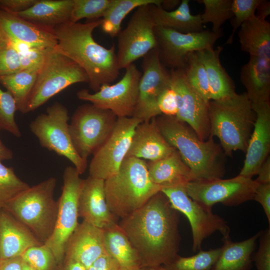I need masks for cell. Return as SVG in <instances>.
I'll return each instance as SVG.
<instances>
[{"instance_id": "cell-26", "label": "cell", "mask_w": 270, "mask_h": 270, "mask_svg": "<svg viewBox=\"0 0 270 270\" xmlns=\"http://www.w3.org/2000/svg\"><path fill=\"white\" fill-rule=\"evenodd\" d=\"M240 80L252 103L270 102V60L250 56L241 68Z\"/></svg>"}, {"instance_id": "cell-17", "label": "cell", "mask_w": 270, "mask_h": 270, "mask_svg": "<svg viewBox=\"0 0 270 270\" xmlns=\"http://www.w3.org/2000/svg\"><path fill=\"white\" fill-rule=\"evenodd\" d=\"M142 73L138 86V96L132 117L148 122L161 114L158 99L170 85V72L162 63L157 48L143 58Z\"/></svg>"}, {"instance_id": "cell-24", "label": "cell", "mask_w": 270, "mask_h": 270, "mask_svg": "<svg viewBox=\"0 0 270 270\" xmlns=\"http://www.w3.org/2000/svg\"><path fill=\"white\" fill-rule=\"evenodd\" d=\"M42 244L12 215L0 210V260L21 256L29 248Z\"/></svg>"}, {"instance_id": "cell-48", "label": "cell", "mask_w": 270, "mask_h": 270, "mask_svg": "<svg viewBox=\"0 0 270 270\" xmlns=\"http://www.w3.org/2000/svg\"><path fill=\"white\" fill-rule=\"evenodd\" d=\"M38 0H0V8L12 14L27 10Z\"/></svg>"}, {"instance_id": "cell-55", "label": "cell", "mask_w": 270, "mask_h": 270, "mask_svg": "<svg viewBox=\"0 0 270 270\" xmlns=\"http://www.w3.org/2000/svg\"><path fill=\"white\" fill-rule=\"evenodd\" d=\"M143 270H166L163 266L143 268Z\"/></svg>"}, {"instance_id": "cell-38", "label": "cell", "mask_w": 270, "mask_h": 270, "mask_svg": "<svg viewBox=\"0 0 270 270\" xmlns=\"http://www.w3.org/2000/svg\"><path fill=\"white\" fill-rule=\"evenodd\" d=\"M2 162L0 161V210L30 187L17 176L12 168L6 166Z\"/></svg>"}, {"instance_id": "cell-7", "label": "cell", "mask_w": 270, "mask_h": 270, "mask_svg": "<svg viewBox=\"0 0 270 270\" xmlns=\"http://www.w3.org/2000/svg\"><path fill=\"white\" fill-rule=\"evenodd\" d=\"M88 82L87 74L76 63L56 48L50 50L38 71L28 98L26 113L34 111L71 85Z\"/></svg>"}, {"instance_id": "cell-42", "label": "cell", "mask_w": 270, "mask_h": 270, "mask_svg": "<svg viewBox=\"0 0 270 270\" xmlns=\"http://www.w3.org/2000/svg\"><path fill=\"white\" fill-rule=\"evenodd\" d=\"M22 70L20 58L9 38L0 30V76Z\"/></svg>"}, {"instance_id": "cell-9", "label": "cell", "mask_w": 270, "mask_h": 270, "mask_svg": "<svg viewBox=\"0 0 270 270\" xmlns=\"http://www.w3.org/2000/svg\"><path fill=\"white\" fill-rule=\"evenodd\" d=\"M117 119L112 111L92 104L78 107L72 116L69 130L74 148L82 159L87 160L106 140Z\"/></svg>"}, {"instance_id": "cell-36", "label": "cell", "mask_w": 270, "mask_h": 270, "mask_svg": "<svg viewBox=\"0 0 270 270\" xmlns=\"http://www.w3.org/2000/svg\"><path fill=\"white\" fill-rule=\"evenodd\" d=\"M204 6L201 15L203 24L211 23L212 31L222 32L221 26L228 20L233 16L232 0H198Z\"/></svg>"}, {"instance_id": "cell-53", "label": "cell", "mask_w": 270, "mask_h": 270, "mask_svg": "<svg viewBox=\"0 0 270 270\" xmlns=\"http://www.w3.org/2000/svg\"><path fill=\"white\" fill-rule=\"evenodd\" d=\"M256 16L258 18L266 19L270 14V2L262 0L257 9Z\"/></svg>"}, {"instance_id": "cell-57", "label": "cell", "mask_w": 270, "mask_h": 270, "mask_svg": "<svg viewBox=\"0 0 270 270\" xmlns=\"http://www.w3.org/2000/svg\"><path fill=\"white\" fill-rule=\"evenodd\" d=\"M118 270H143V268H126L120 267Z\"/></svg>"}, {"instance_id": "cell-28", "label": "cell", "mask_w": 270, "mask_h": 270, "mask_svg": "<svg viewBox=\"0 0 270 270\" xmlns=\"http://www.w3.org/2000/svg\"><path fill=\"white\" fill-rule=\"evenodd\" d=\"M151 180L162 187L172 186L193 181L191 170L177 150L160 160L146 162Z\"/></svg>"}, {"instance_id": "cell-50", "label": "cell", "mask_w": 270, "mask_h": 270, "mask_svg": "<svg viewBox=\"0 0 270 270\" xmlns=\"http://www.w3.org/2000/svg\"><path fill=\"white\" fill-rule=\"evenodd\" d=\"M254 180L258 184H270V157L265 160L260 166Z\"/></svg>"}, {"instance_id": "cell-11", "label": "cell", "mask_w": 270, "mask_h": 270, "mask_svg": "<svg viewBox=\"0 0 270 270\" xmlns=\"http://www.w3.org/2000/svg\"><path fill=\"white\" fill-rule=\"evenodd\" d=\"M186 184L162 187L161 192L168 198L172 206L188 218L192 229V250H202L203 241L216 232L222 236L230 234L227 222L213 213L212 208H206L191 198L186 190Z\"/></svg>"}, {"instance_id": "cell-30", "label": "cell", "mask_w": 270, "mask_h": 270, "mask_svg": "<svg viewBox=\"0 0 270 270\" xmlns=\"http://www.w3.org/2000/svg\"><path fill=\"white\" fill-rule=\"evenodd\" d=\"M238 36L241 50L254 56L270 60V23L256 16L240 27Z\"/></svg>"}, {"instance_id": "cell-1", "label": "cell", "mask_w": 270, "mask_h": 270, "mask_svg": "<svg viewBox=\"0 0 270 270\" xmlns=\"http://www.w3.org/2000/svg\"><path fill=\"white\" fill-rule=\"evenodd\" d=\"M178 211L161 191L118 224L139 256L141 266H164L178 254Z\"/></svg>"}, {"instance_id": "cell-31", "label": "cell", "mask_w": 270, "mask_h": 270, "mask_svg": "<svg viewBox=\"0 0 270 270\" xmlns=\"http://www.w3.org/2000/svg\"><path fill=\"white\" fill-rule=\"evenodd\" d=\"M73 4L74 0H38L27 10L16 14L32 23L54 28L70 21Z\"/></svg>"}, {"instance_id": "cell-3", "label": "cell", "mask_w": 270, "mask_h": 270, "mask_svg": "<svg viewBox=\"0 0 270 270\" xmlns=\"http://www.w3.org/2000/svg\"><path fill=\"white\" fill-rule=\"evenodd\" d=\"M155 118L164 138L191 170L193 181L223 178L225 154L212 136L207 140H200L188 125L176 116L160 114Z\"/></svg>"}, {"instance_id": "cell-49", "label": "cell", "mask_w": 270, "mask_h": 270, "mask_svg": "<svg viewBox=\"0 0 270 270\" xmlns=\"http://www.w3.org/2000/svg\"><path fill=\"white\" fill-rule=\"evenodd\" d=\"M120 268L117 262L106 254L97 259L88 270H118Z\"/></svg>"}, {"instance_id": "cell-10", "label": "cell", "mask_w": 270, "mask_h": 270, "mask_svg": "<svg viewBox=\"0 0 270 270\" xmlns=\"http://www.w3.org/2000/svg\"><path fill=\"white\" fill-rule=\"evenodd\" d=\"M74 166L66 168L63 174L62 192L54 230L44 244L52 252L58 269H61L66 243L78 223V200L83 179Z\"/></svg>"}, {"instance_id": "cell-34", "label": "cell", "mask_w": 270, "mask_h": 270, "mask_svg": "<svg viewBox=\"0 0 270 270\" xmlns=\"http://www.w3.org/2000/svg\"><path fill=\"white\" fill-rule=\"evenodd\" d=\"M162 0H111L109 7L102 18V30L111 37L117 36L121 30V24L131 11L144 5L161 6Z\"/></svg>"}, {"instance_id": "cell-5", "label": "cell", "mask_w": 270, "mask_h": 270, "mask_svg": "<svg viewBox=\"0 0 270 270\" xmlns=\"http://www.w3.org/2000/svg\"><path fill=\"white\" fill-rule=\"evenodd\" d=\"M162 188L151 180L146 162L133 157L125 158L118 172L104 180L107 204L120 220L141 208Z\"/></svg>"}, {"instance_id": "cell-19", "label": "cell", "mask_w": 270, "mask_h": 270, "mask_svg": "<svg viewBox=\"0 0 270 270\" xmlns=\"http://www.w3.org/2000/svg\"><path fill=\"white\" fill-rule=\"evenodd\" d=\"M256 114L254 127L248 142L244 166L239 174L251 178L257 174L270 150V102L252 103Z\"/></svg>"}, {"instance_id": "cell-13", "label": "cell", "mask_w": 270, "mask_h": 270, "mask_svg": "<svg viewBox=\"0 0 270 270\" xmlns=\"http://www.w3.org/2000/svg\"><path fill=\"white\" fill-rule=\"evenodd\" d=\"M157 49L162 63L172 70H182L188 56L194 52L214 48L222 32L204 30L182 33L172 29L156 26Z\"/></svg>"}, {"instance_id": "cell-8", "label": "cell", "mask_w": 270, "mask_h": 270, "mask_svg": "<svg viewBox=\"0 0 270 270\" xmlns=\"http://www.w3.org/2000/svg\"><path fill=\"white\" fill-rule=\"evenodd\" d=\"M67 108L56 102L48 107L45 113L38 116L30 124L32 132L42 147L68 159L80 174L86 171L88 161L77 153L70 138Z\"/></svg>"}, {"instance_id": "cell-15", "label": "cell", "mask_w": 270, "mask_h": 270, "mask_svg": "<svg viewBox=\"0 0 270 270\" xmlns=\"http://www.w3.org/2000/svg\"><path fill=\"white\" fill-rule=\"evenodd\" d=\"M149 6L136 8L126 28L117 36L116 56L120 70L125 69L157 47L156 25Z\"/></svg>"}, {"instance_id": "cell-4", "label": "cell", "mask_w": 270, "mask_h": 270, "mask_svg": "<svg viewBox=\"0 0 270 270\" xmlns=\"http://www.w3.org/2000/svg\"><path fill=\"white\" fill-rule=\"evenodd\" d=\"M210 136L220 140L225 156L246 152L256 114L246 92L208 102Z\"/></svg>"}, {"instance_id": "cell-2", "label": "cell", "mask_w": 270, "mask_h": 270, "mask_svg": "<svg viewBox=\"0 0 270 270\" xmlns=\"http://www.w3.org/2000/svg\"><path fill=\"white\" fill-rule=\"evenodd\" d=\"M102 22V18L86 23L68 22L54 28L56 50L85 71L89 86L95 92L114 81L120 74L114 46L106 48L93 38V32Z\"/></svg>"}, {"instance_id": "cell-33", "label": "cell", "mask_w": 270, "mask_h": 270, "mask_svg": "<svg viewBox=\"0 0 270 270\" xmlns=\"http://www.w3.org/2000/svg\"><path fill=\"white\" fill-rule=\"evenodd\" d=\"M39 70L24 69L0 76V83L13 97L17 110L26 114L30 94L36 82Z\"/></svg>"}, {"instance_id": "cell-43", "label": "cell", "mask_w": 270, "mask_h": 270, "mask_svg": "<svg viewBox=\"0 0 270 270\" xmlns=\"http://www.w3.org/2000/svg\"><path fill=\"white\" fill-rule=\"evenodd\" d=\"M262 0H232V30L226 44L233 42L236 32L246 21L256 16V12Z\"/></svg>"}, {"instance_id": "cell-20", "label": "cell", "mask_w": 270, "mask_h": 270, "mask_svg": "<svg viewBox=\"0 0 270 270\" xmlns=\"http://www.w3.org/2000/svg\"><path fill=\"white\" fill-rule=\"evenodd\" d=\"M78 217L95 226L105 229L118 220L107 204L104 180L89 176L83 179L78 200Z\"/></svg>"}, {"instance_id": "cell-25", "label": "cell", "mask_w": 270, "mask_h": 270, "mask_svg": "<svg viewBox=\"0 0 270 270\" xmlns=\"http://www.w3.org/2000/svg\"><path fill=\"white\" fill-rule=\"evenodd\" d=\"M222 46L204 50L196 52L204 65L208 78L210 100H218L230 97L236 92L234 82L220 60Z\"/></svg>"}, {"instance_id": "cell-35", "label": "cell", "mask_w": 270, "mask_h": 270, "mask_svg": "<svg viewBox=\"0 0 270 270\" xmlns=\"http://www.w3.org/2000/svg\"><path fill=\"white\" fill-rule=\"evenodd\" d=\"M221 252V248L199 250L188 257L178 255L172 262L163 266L166 270H212Z\"/></svg>"}, {"instance_id": "cell-21", "label": "cell", "mask_w": 270, "mask_h": 270, "mask_svg": "<svg viewBox=\"0 0 270 270\" xmlns=\"http://www.w3.org/2000/svg\"><path fill=\"white\" fill-rule=\"evenodd\" d=\"M106 254L104 229L83 220L78 224L66 243L64 260H76L88 268Z\"/></svg>"}, {"instance_id": "cell-14", "label": "cell", "mask_w": 270, "mask_h": 270, "mask_svg": "<svg viewBox=\"0 0 270 270\" xmlns=\"http://www.w3.org/2000/svg\"><path fill=\"white\" fill-rule=\"evenodd\" d=\"M258 183L252 178L238 175L228 179L192 181L186 184L188 196L210 208L220 203L233 206L253 200Z\"/></svg>"}, {"instance_id": "cell-37", "label": "cell", "mask_w": 270, "mask_h": 270, "mask_svg": "<svg viewBox=\"0 0 270 270\" xmlns=\"http://www.w3.org/2000/svg\"><path fill=\"white\" fill-rule=\"evenodd\" d=\"M183 70L189 84L205 100L209 102L210 96L206 72L196 52L188 56L186 67Z\"/></svg>"}, {"instance_id": "cell-40", "label": "cell", "mask_w": 270, "mask_h": 270, "mask_svg": "<svg viewBox=\"0 0 270 270\" xmlns=\"http://www.w3.org/2000/svg\"><path fill=\"white\" fill-rule=\"evenodd\" d=\"M21 257L23 262L34 270L58 269L52 252L44 244L29 248Z\"/></svg>"}, {"instance_id": "cell-39", "label": "cell", "mask_w": 270, "mask_h": 270, "mask_svg": "<svg viewBox=\"0 0 270 270\" xmlns=\"http://www.w3.org/2000/svg\"><path fill=\"white\" fill-rule=\"evenodd\" d=\"M111 0H74L70 21L77 22L83 18L90 20L103 18Z\"/></svg>"}, {"instance_id": "cell-27", "label": "cell", "mask_w": 270, "mask_h": 270, "mask_svg": "<svg viewBox=\"0 0 270 270\" xmlns=\"http://www.w3.org/2000/svg\"><path fill=\"white\" fill-rule=\"evenodd\" d=\"M259 236L260 232L239 242L232 240L230 234L222 236L221 252L212 270H250Z\"/></svg>"}, {"instance_id": "cell-45", "label": "cell", "mask_w": 270, "mask_h": 270, "mask_svg": "<svg viewBox=\"0 0 270 270\" xmlns=\"http://www.w3.org/2000/svg\"><path fill=\"white\" fill-rule=\"evenodd\" d=\"M158 106L161 114L172 116H176L179 108V98L170 85L160 94L158 99Z\"/></svg>"}, {"instance_id": "cell-46", "label": "cell", "mask_w": 270, "mask_h": 270, "mask_svg": "<svg viewBox=\"0 0 270 270\" xmlns=\"http://www.w3.org/2000/svg\"><path fill=\"white\" fill-rule=\"evenodd\" d=\"M52 49L32 47L26 52L20 55L22 70L35 68L42 66L46 54Z\"/></svg>"}, {"instance_id": "cell-44", "label": "cell", "mask_w": 270, "mask_h": 270, "mask_svg": "<svg viewBox=\"0 0 270 270\" xmlns=\"http://www.w3.org/2000/svg\"><path fill=\"white\" fill-rule=\"evenodd\" d=\"M259 245L252 256L256 270H270V226L260 231Z\"/></svg>"}, {"instance_id": "cell-51", "label": "cell", "mask_w": 270, "mask_h": 270, "mask_svg": "<svg viewBox=\"0 0 270 270\" xmlns=\"http://www.w3.org/2000/svg\"><path fill=\"white\" fill-rule=\"evenodd\" d=\"M22 264L21 256L0 260V270H22Z\"/></svg>"}, {"instance_id": "cell-6", "label": "cell", "mask_w": 270, "mask_h": 270, "mask_svg": "<svg viewBox=\"0 0 270 270\" xmlns=\"http://www.w3.org/2000/svg\"><path fill=\"white\" fill-rule=\"evenodd\" d=\"M56 179L49 178L30 186L2 208L28 228L42 244L54 228L58 202L54 198Z\"/></svg>"}, {"instance_id": "cell-41", "label": "cell", "mask_w": 270, "mask_h": 270, "mask_svg": "<svg viewBox=\"0 0 270 270\" xmlns=\"http://www.w3.org/2000/svg\"><path fill=\"white\" fill-rule=\"evenodd\" d=\"M16 110V104L12 96L0 88V128L2 130L20 138L22 133L15 120Z\"/></svg>"}, {"instance_id": "cell-54", "label": "cell", "mask_w": 270, "mask_h": 270, "mask_svg": "<svg viewBox=\"0 0 270 270\" xmlns=\"http://www.w3.org/2000/svg\"><path fill=\"white\" fill-rule=\"evenodd\" d=\"M0 128V130H1ZM12 152L6 146L0 138V161L10 160L13 158Z\"/></svg>"}, {"instance_id": "cell-52", "label": "cell", "mask_w": 270, "mask_h": 270, "mask_svg": "<svg viewBox=\"0 0 270 270\" xmlns=\"http://www.w3.org/2000/svg\"><path fill=\"white\" fill-rule=\"evenodd\" d=\"M60 270H88V268L80 262L74 260H64Z\"/></svg>"}, {"instance_id": "cell-56", "label": "cell", "mask_w": 270, "mask_h": 270, "mask_svg": "<svg viewBox=\"0 0 270 270\" xmlns=\"http://www.w3.org/2000/svg\"><path fill=\"white\" fill-rule=\"evenodd\" d=\"M22 270H34L27 264L23 262Z\"/></svg>"}, {"instance_id": "cell-23", "label": "cell", "mask_w": 270, "mask_h": 270, "mask_svg": "<svg viewBox=\"0 0 270 270\" xmlns=\"http://www.w3.org/2000/svg\"><path fill=\"white\" fill-rule=\"evenodd\" d=\"M155 118L136 126L126 158L154 162L167 157L176 150L162 134Z\"/></svg>"}, {"instance_id": "cell-16", "label": "cell", "mask_w": 270, "mask_h": 270, "mask_svg": "<svg viewBox=\"0 0 270 270\" xmlns=\"http://www.w3.org/2000/svg\"><path fill=\"white\" fill-rule=\"evenodd\" d=\"M142 122L134 117L118 118L108 138L93 154L89 176L105 180L118 172L130 148L135 128Z\"/></svg>"}, {"instance_id": "cell-47", "label": "cell", "mask_w": 270, "mask_h": 270, "mask_svg": "<svg viewBox=\"0 0 270 270\" xmlns=\"http://www.w3.org/2000/svg\"><path fill=\"white\" fill-rule=\"evenodd\" d=\"M260 203L270 225V184H258L254 199Z\"/></svg>"}, {"instance_id": "cell-12", "label": "cell", "mask_w": 270, "mask_h": 270, "mask_svg": "<svg viewBox=\"0 0 270 270\" xmlns=\"http://www.w3.org/2000/svg\"><path fill=\"white\" fill-rule=\"evenodd\" d=\"M125 70L124 76L116 83L104 84L94 93L86 89L80 90L76 94L78 98L110 110L118 118L132 117L138 102L142 72L134 63Z\"/></svg>"}, {"instance_id": "cell-32", "label": "cell", "mask_w": 270, "mask_h": 270, "mask_svg": "<svg viewBox=\"0 0 270 270\" xmlns=\"http://www.w3.org/2000/svg\"><path fill=\"white\" fill-rule=\"evenodd\" d=\"M106 252L120 267L142 268L136 250L118 224V222L104 229Z\"/></svg>"}, {"instance_id": "cell-18", "label": "cell", "mask_w": 270, "mask_h": 270, "mask_svg": "<svg viewBox=\"0 0 270 270\" xmlns=\"http://www.w3.org/2000/svg\"><path fill=\"white\" fill-rule=\"evenodd\" d=\"M170 86L179 98V108L176 117L188 125L202 140L210 136L208 102L192 86L184 70H172Z\"/></svg>"}, {"instance_id": "cell-29", "label": "cell", "mask_w": 270, "mask_h": 270, "mask_svg": "<svg viewBox=\"0 0 270 270\" xmlns=\"http://www.w3.org/2000/svg\"><path fill=\"white\" fill-rule=\"evenodd\" d=\"M188 0H182L174 10L168 11L161 6L150 5L149 10L156 26L172 29L182 33L203 30L200 14L190 13Z\"/></svg>"}, {"instance_id": "cell-22", "label": "cell", "mask_w": 270, "mask_h": 270, "mask_svg": "<svg viewBox=\"0 0 270 270\" xmlns=\"http://www.w3.org/2000/svg\"><path fill=\"white\" fill-rule=\"evenodd\" d=\"M0 30L9 38L32 46L54 49L57 40L54 28L29 22L0 8Z\"/></svg>"}]
</instances>
